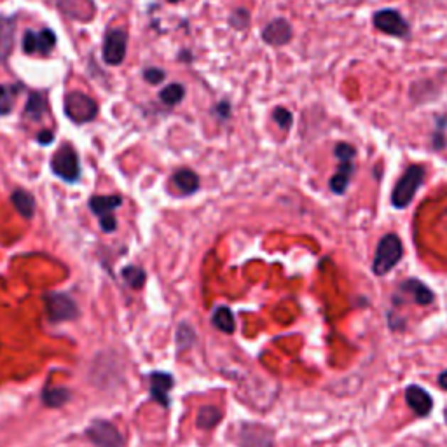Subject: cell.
<instances>
[{
	"label": "cell",
	"mask_w": 447,
	"mask_h": 447,
	"mask_svg": "<svg viewBox=\"0 0 447 447\" xmlns=\"http://www.w3.org/2000/svg\"><path fill=\"white\" fill-rule=\"evenodd\" d=\"M292 36H293L292 26H290V23L284 20V18L273 20L264 30H262V39H264V42H267L269 45L289 44Z\"/></svg>",
	"instance_id": "14"
},
{
	"label": "cell",
	"mask_w": 447,
	"mask_h": 447,
	"mask_svg": "<svg viewBox=\"0 0 447 447\" xmlns=\"http://www.w3.org/2000/svg\"><path fill=\"white\" fill-rule=\"evenodd\" d=\"M14 41V20L0 16V61L9 56Z\"/></svg>",
	"instance_id": "18"
},
{
	"label": "cell",
	"mask_w": 447,
	"mask_h": 447,
	"mask_svg": "<svg viewBox=\"0 0 447 447\" xmlns=\"http://www.w3.org/2000/svg\"><path fill=\"white\" fill-rule=\"evenodd\" d=\"M220 419H222V412H220L219 409L213 406H206L198 412L196 423L200 428H206V430H210V428L215 426Z\"/></svg>",
	"instance_id": "23"
},
{
	"label": "cell",
	"mask_w": 447,
	"mask_h": 447,
	"mask_svg": "<svg viewBox=\"0 0 447 447\" xmlns=\"http://www.w3.org/2000/svg\"><path fill=\"white\" fill-rule=\"evenodd\" d=\"M406 297H409V301H412V303H416L419 306L431 304L435 299L433 292H431L425 284H421V281H418V280L404 281V284L399 286L395 296H393V301H395V304H399V303H402Z\"/></svg>",
	"instance_id": "11"
},
{
	"label": "cell",
	"mask_w": 447,
	"mask_h": 447,
	"mask_svg": "<svg viewBox=\"0 0 447 447\" xmlns=\"http://www.w3.org/2000/svg\"><path fill=\"white\" fill-rule=\"evenodd\" d=\"M126 49H128V32L124 28H110L103 41V61L112 67L121 65L124 61Z\"/></svg>",
	"instance_id": "7"
},
{
	"label": "cell",
	"mask_w": 447,
	"mask_h": 447,
	"mask_svg": "<svg viewBox=\"0 0 447 447\" xmlns=\"http://www.w3.org/2000/svg\"><path fill=\"white\" fill-rule=\"evenodd\" d=\"M183 97H185V87L178 82L168 84L164 90H161V93H159V98L166 105H178L183 100Z\"/></svg>",
	"instance_id": "24"
},
{
	"label": "cell",
	"mask_w": 447,
	"mask_h": 447,
	"mask_svg": "<svg viewBox=\"0 0 447 447\" xmlns=\"http://www.w3.org/2000/svg\"><path fill=\"white\" fill-rule=\"evenodd\" d=\"M334 154L338 158L339 166L334 177L330 178V190L334 194H345L348 185H350L351 177L355 173V158H357V151L353 145L339 142L335 145Z\"/></svg>",
	"instance_id": "3"
},
{
	"label": "cell",
	"mask_w": 447,
	"mask_h": 447,
	"mask_svg": "<svg viewBox=\"0 0 447 447\" xmlns=\"http://www.w3.org/2000/svg\"><path fill=\"white\" fill-rule=\"evenodd\" d=\"M45 313H48L49 322L60 323V322H68V320L77 318L79 308L77 304L72 301V297H68L67 293L60 292H51L45 293Z\"/></svg>",
	"instance_id": "6"
},
{
	"label": "cell",
	"mask_w": 447,
	"mask_h": 447,
	"mask_svg": "<svg viewBox=\"0 0 447 447\" xmlns=\"http://www.w3.org/2000/svg\"><path fill=\"white\" fill-rule=\"evenodd\" d=\"M425 181V166L421 164H412L406 170V173L395 183V189L392 193V203L395 208H406L414 200L416 193Z\"/></svg>",
	"instance_id": "2"
},
{
	"label": "cell",
	"mask_w": 447,
	"mask_h": 447,
	"mask_svg": "<svg viewBox=\"0 0 447 447\" xmlns=\"http://www.w3.org/2000/svg\"><path fill=\"white\" fill-rule=\"evenodd\" d=\"M404 255V247L402 242L397 235L389 232V235L383 236L377 243L376 248V255H374V262H372V271L376 276H384V274L389 273L397 264L400 262Z\"/></svg>",
	"instance_id": "1"
},
{
	"label": "cell",
	"mask_w": 447,
	"mask_h": 447,
	"mask_svg": "<svg viewBox=\"0 0 447 447\" xmlns=\"http://www.w3.org/2000/svg\"><path fill=\"white\" fill-rule=\"evenodd\" d=\"M20 90V86H2L0 84V116L11 114L14 107V95Z\"/></svg>",
	"instance_id": "25"
},
{
	"label": "cell",
	"mask_w": 447,
	"mask_h": 447,
	"mask_svg": "<svg viewBox=\"0 0 447 447\" xmlns=\"http://www.w3.org/2000/svg\"><path fill=\"white\" fill-rule=\"evenodd\" d=\"M122 278H124V281L131 286V289H140L145 281V273L140 267L128 266L122 269Z\"/></svg>",
	"instance_id": "26"
},
{
	"label": "cell",
	"mask_w": 447,
	"mask_h": 447,
	"mask_svg": "<svg viewBox=\"0 0 447 447\" xmlns=\"http://www.w3.org/2000/svg\"><path fill=\"white\" fill-rule=\"evenodd\" d=\"M121 203V196H93L90 200V208L95 215L103 217L112 213L116 208H119Z\"/></svg>",
	"instance_id": "20"
},
{
	"label": "cell",
	"mask_w": 447,
	"mask_h": 447,
	"mask_svg": "<svg viewBox=\"0 0 447 447\" xmlns=\"http://www.w3.org/2000/svg\"><path fill=\"white\" fill-rule=\"evenodd\" d=\"M51 170L56 177H60L61 181L74 183L81 177V164H79V156L74 151V147L68 144H65L63 147H60L55 152L51 159Z\"/></svg>",
	"instance_id": "4"
},
{
	"label": "cell",
	"mask_w": 447,
	"mask_h": 447,
	"mask_svg": "<svg viewBox=\"0 0 447 447\" xmlns=\"http://www.w3.org/2000/svg\"><path fill=\"white\" fill-rule=\"evenodd\" d=\"M11 201H13L14 208L25 219H32L33 212H36V200H33L32 194L25 189H16L11 196Z\"/></svg>",
	"instance_id": "17"
},
{
	"label": "cell",
	"mask_w": 447,
	"mask_h": 447,
	"mask_svg": "<svg viewBox=\"0 0 447 447\" xmlns=\"http://www.w3.org/2000/svg\"><path fill=\"white\" fill-rule=\"evenodd\" d=\"M239 444L242 447H274L273 431L264 425L247 423L239 430Z\"/></svg>",
	"instance_id": "12"
},
{
	"label": "cell",
	"mask_w": 447,
	"mask_h": 447,
	"mask_svg": "<svg viewBox=\"0 0 447 447\" xmlns=\"http://www.w3.org/2000/svg\"><path fill=\"white\" fill-rule=\"evenodd\" d=\"M164 75L166 74H164L161 68H156V67L145 68V72H144V79L149 84H152V86H156V84H161L164 81Z\"/></svg>",
	"instance_id": "28"
},
{
	"label": "cell",
	"mask_w": 447,
	"mask_h": 447,
	"mask_svg": "<svg viewBox=\"0 0 447 447\" xmlns=\"http://www.w3.org/2000/svg\"><path fill=\"white\" fill-rule=\"evenodd\" d=\"M100 227H102V231H105V232L116 231L117 222H116V219H114V217H112V213L100 217Z\"/></svg>",
	"instance_id": "30"
},
{
	"label": "cell",
	"mask_w": 447,
	"mask_h": 447,
	"mask_svg": "<svg viewBox=\"0 0 447 447\" xmlns=\"http://www.w3.org/2000/svg\"><path fill=\"white\" fill-rule=\"evenodd\" d=\"M70 392L67 388H45L42 393V400L49 407H61L70 400Z\"/></svg>",
	"instance_id": "22"
},
{
	"label": "cell",
	"mask_w": 447,
	"mask_h": 447,
	"mask_svg": "<svg viewBox=\"0 0 447 447\" xmlns=\"http://www.w3.org/2000/svg\"><path fill=\"white\" fill-rule=\"evenodd\" d=\"M438 384H441V388L447 389V370H444V372L438 376Z\"/></svg>",
	"instance_id": "33"
},
{
	"label": "cell",
	"mask_w": 447,
	"mask_h": 447,
	"mask_svg": "<svg viewBox=\"0 0 447 447\" xmlns=\"http://www.w3.org/2000/svg\"><path fill=\"white\" fill-rule=\"evenodd\" d=\"M63 109L68 119L77 122V124H84V122H90L97 117L98 103L81 91H72L65 97Z\"/></svg>",
	"instance_id": "5"
},
{
	"label": "cell",
	"mask_w": 447,
	"mask_h": 447,
	"mask_svg": "<svg viewBox=\"0 0 447 447\" xmlns=\"http://www.w3.org/2000/svg\"><path fill=\"white\" fill-rule=\"evenodd\" d=\"M215 110H219L220 116H222L224 119H227V117H229V112H231V107H229V103L222 102V103H220V105H217V109H215Z\"/></svg>",
	"instance_id": "32"
},
{
	"label": "cell",
	"mask_w": 447,
	"mask_h": 447,
	"mask_svg": "<svg viewBox=\"0 0 447 447\" xmlns=\"http://www.w3.org/2000/svg\"><path fill=\"white\" fill-rule=\"evenodd\" d=\"M149 381H151L149 387H151L152 399L164 407L170 406V389L173 388V377L166 372H152Z\"/></svg>",
	"instance_id": "15"
},
{
	"label": "cell",
	"mask_w": 447,
	"mask_h": 447,
	"mask_svg": "<svg viewBox=\"0 0 447 447\" xmlns=\"http://www.w3.org/2000/svg\"><path fill=\"white\" fill-rule=\"evenodd\" d=\"M56 45V33L51 28H42L41 32H25L23 37V51L26 55H41L49 56V53Z\"/></svg>",
	"instance_id": "10"
},
{
	"label": "cell",
	"mask_w": 447,
	"mask_h": 447,
	"mask_svg": "<svg viewBox=\"0 0 447 447\" xmlns=\"http://www.w3.org/2000/svg\"><path fill=\"white\" fill-rule=\"evenodd\" d=\"M48 112V102H45L42 93H32L28 98V103L25 107V119L32 122H39Z\"/></svg>",
	"instance_id": "19"
},
{
	"label": "cell",
	"mask_w": 447,
	"mask_h": 447,
	"mask_svg": "<svg viewBox=\"0 0 447 447\" xmlns=\"http://www.w3.org/2000/svg\"><path fill=\"white\" fill-rule=\"evenodd\" d=\"M212 322L213 325L219 328L220 332H224V334H232V332H235L236 327L235 315H232L231 309L225 308V306H219V308L213 311Z\"/></svg>",
	"instance_id": "21"
},
{
	"label": "cell",
	"mask_w": 447,
	"mask_h": 447,
	"mask_svg": "<svg viewBox=\"0 0 447 447\" xmlns=\"http://www.w3.org/2000/svg\"><path fill=\"white\" fill-rule=\"evenodd\" d=\"M273 119L281 129H290V126H292V122H293L292 114H290L286 109H284V107H276V109H274Z\"/></svg>",
	"instance_id": "27"
},
{
	"label": "cell",
	"mask_w": 447,
	"mask_h": 447,
	"mask_svg": "<svg viewBox=\"0 0 447 447\" xmlns=\"http://www.w3.org/2000/svg\"><path fill=\"white\" fill-rule=\"evenodd\" d=\"M168 2H181V0H168Z\"/></svg>",
	"instance_id": "34"
},
{
	"label": "cell",
	"mask_w": 447,
	"mask_h": 447,
	"mask_svg": "<svg viewBox=\"0 0 447 447\" xmlns=\"http://www.w3.org/2000/svg\"><path fill=\"white\" fill-rule=\"evenodd\" d=\"M248 18H250V16H248L247 11H244V9H238V11H236V13L231 16V23L236 26V28L242 30V28H244V26L248 25Z\"/></svg>",
	"instance_id": "29"
},
{
	"label": "cell",
	"mask_w": 447,
	"mask_h": 447,
	"mask_svg": "<svg viewBox=\"0 0 447 447\" xmlns=\"http://www.w3.org/2000/svg\"><path fill=\"white\" fill-rule=\"evenodd\" d=\"M171 182L175 183L182 194H194L200 189V177L193 170H178L175 171Z\"/></svg>",
	"instance_id": "16"
},
{
	"label": "cell",
	"mask_w": 447,
	"mask_h": 447,
	"mask_svg": "<svg viewBox=\"0 0 447 447\" xmlns=\"http://www.w3.org/2000/svg\"><path fill=\"white\" fill-rule=\"evenodd\" d=\"M406 402L407 406L414 411L416 416L425 418L433 409V400H431L430 393L425 388L418 387V384H411L406 389Z\"/></svg>",
	"instance_id": "13"
},
{
	"label": "cell",
	"mask_w": 447,
	"mask_h": 447,
	"mask_svg": "<svg viewBox=\"0 0 447 447\" xmlns=\"http://www.w3.org/2000/svg\"><path fill=\"white\" fill-rule=\"evenodd\" d=\"M87 438L97 447H122V435L116 426L103 419H95L86 430Z\"/></svg>",
	"instance_id": "8"
},
{
	"label": "cell",
	"mask_w": 447,
	"mask_h": 447,
	"mask_svg": "<svg viewBox=\"0 0 447 447\" xmlns=\"http://www.w3.org/2000/svg\"><path fill=\"white\" fill-rule=\"evenodd\" d=\"M374 26L379 32L388 33L393 37H406L409 33V23L406 18L395 9H381L374 14L372 18Z\"/></svg>",
	"instance_id": "9"
},
{
	"label": "cell",
	"mask_w": 447,
	"mask_h": 447,
	"mask_svg": "<svg viewBox=\"0 0 447 447\" xmlns=\"http://www.w3.org/2000/svg\"><path fill=\"white\" fill-rule=\"evenodd\" d=\"M53 140H55V135H53V131H41L39 135H37V142H39L41 145H49L53 144Z\"/></svg>",
	"instance_id": "31"
}]
</instances>
